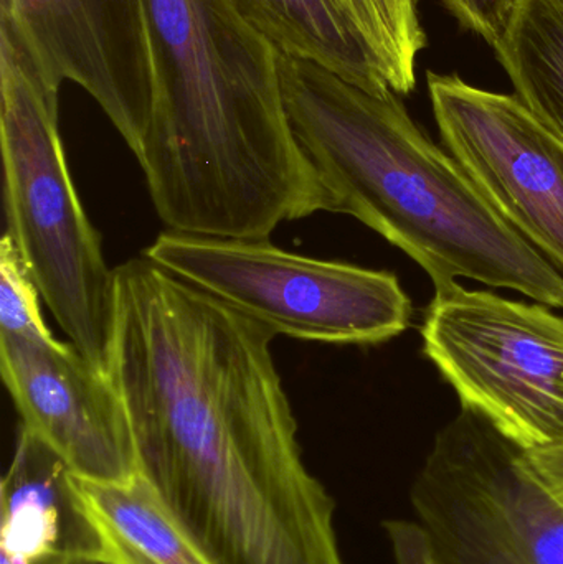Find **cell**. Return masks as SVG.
<instances>
[{
	"instance_id": "6da1fadb",
	"label": "cell",
	"mask_w": 563,
	"mask_h": 564,
	"mask_svg": "<svg viewBox=\"0 0 563 564\" xmlns=\"http://www.w3.org/2000/svg\"><path fill=\"white\" fill-rule=\"evenodd\" d=\"M109 377L138 477L215 564H347L270 328L144 254L115 270Z\"/></svg>"
},
{
	"instance_id": "7a4b0ae2",
	"label": "cell",
	"mask_w": 563,
	"mask_h": 564,
	"mask_svg": "<svg viewBox=\"0 0 563 564\" xmlns=\"http://www.w3.org/2000/svg\"><path fill=\"white\" fill-rule=\"evenodd\" d=\"M164 98L138 161L162 224L268 240L333 200L294 135L277 46L228 0H145Z\"/></svg>"
},
{
	"instance_id": "3957f363",
	"label": "cell",
	"mask_w": 563,
	"mask_h": 564,
	"mask_svg": "<svg viewBox=\"0 0 563 564\" xmlns=\"http://www.w3.org/2000/svg\"><path fill=\"white\" fill-rule=\"evenodd\" d=\"M297 142L333 200L429 274L511 289L563 308V273L489 204L465 169L410 118L397 93L372 95L323 66L280 56Z\"/></svg>"
},
{
	"instance_id": "277c9868",
	"label": "cell",
	"mask_w": 563,
	"mask_h": 564,
	"mask_svg": "<svg viewBox=\"0 0 563 564\" xmlns=\"http://www.w3.org/2000/svg\"><path fill=\"white\" fill-rule=\"evenodd\" d=\"M58 91L0 39V142L7 237L69 341L109 375L115 270L73 187Z\"/></svg>"
},
{
	"instance_id": "5b68a950",
	"label": "cell",
	"mask_w": 563,
	"mask_h": 564,
	"mask_svg": "<svg viewBox=\"0 0 563 564\" xmlns=\"http://www.w3.org/2000/svg\"><path fill=\"white\" fill-rule=\"evenodd\" d=\"M144 257L274 335L372 345L403 334L412 322V302L396 274L300 257L268 240L169 230Z\"/></svg>"
},
{
	"instance_id": "8992f818",
	"label": "cell",
	"mask_w": 563,
	"mask_h": 564,
	"mask_svg": "<svg viewBox=\"0 0 563 564\" xmlns=\"http://www.w3.org/2000/svg\"><path fill=\"white\" fill-rule=\"evenodd\" d=\"M423 351L465 410L524 451L563 444V317L455 284L435 292Z\"/></svg>"
},
{
	"instance_id": "52a82bcc",
	"label": "cell",
	"mask_w": 563,
	"mask_h": 564,
	"mask_svg": "<svg viewBox=\"0 0 563 564\" xmlns=\"http://www.w3.org/2000/svg\"><path fill=\"white\" fill-rule=\"evenodd\" d=\"M521 453L465 408L436 434L410 503L446 564H563V509Z\"/></svg>"
},
{
	"instance_id": "ba28073f",
	"label": "cell",
	"mask_w": 563,
	"mask_h": 564,
	"mask_svg": "<svg viewBox=\"0 0 563 564\" xmlns=\"http://www.w3.org/2000/svg\"><path fill=\"white\" fill-rule=\"evenodd\" d=\"M0 39L52 88L82 86L141 155L164 98L145 0H0Z\"/></svg>"
},
{
	"instance_id": "9c48e42d",
	"label": "cell",
	"mask_w": 563,
	"mask_h": 564,
	"mask_svg": "<svg viewBox=\"0 0 563 564\" xmlns=\"http://www.w3.org/2000/svg\"><path fill=\"white\" fill-rule=\"evenodd\" d=\"M446 151L502 218L563 273V141L516 95L426 73Z\"/></svg>"
},
{
	"instance_id": "30bf717a",
	"label": "cell",
	"mask_w": 563,
	"mask_h": 564,
	"mask_svg": "<svg viewBox=\"0 0 563 564\" xmlns=\"http://www.w3.org/2000/svg\"><path fill=\"white\" fill-rule=\"evenodd\" d=\"M3 383L22 426L45 441L79 479L128 482L138 476L128 413L111 377L50 330L0 332Z\"/></svg>"
},
{
	"instance_id": "8fae6325",
	"label": "cell",
	"mask_w": 563,
	"mask_h": 564,
	"mask_svg": "<svg viewBox=\"0 0 563 564\" xmlns=\"http://www.w3.org/2000/svg\"><path fill=\"white\" fill-rule=\"evenodd\" d=\"M0 564H82L102 546L78 476L35 433L20 427L0 484Z\"/></svg>"
},
{
	"instance_id": "7c38bea8",
	"label": "cell",
	"mask_w": 563,
	"mask_h": 564,
	"mask_svg": "<svg viewBox=\"0 0 563 564\" xmlns=\"http://www.w3.org/2000/svg\"><path fill=\"white\" fill-rule=\"evenodd\" d=\"M281 55L311 62L372 93L392 91L376 59L334 0H228Z\"/></svg>"
},
{
	"instance_id": "4fadbf2b",
	"label": "cell",
	"mask_w": 563,
	"mask_h": 564,
	"mask_svg": "<svg viewBox=\"0 0 563 564\" xmlns=\"http://www.w3.org/2000/svg\"><path fill=\"white\" fill-rule=\"evenodd\" d=\"M79 489L101 539V560L111 564H215L169 516L148 486L91 482Z\"/></svg>"
},
{
	"instance_id": "5bb4252c",
	"label": "cell",
	"mask_w": 563,
	"mask_h": 564,
	"mask_svg": "<svg viewBox=\"0 0 563 564\" xmlns=\"http://www.w3.org/2000/svg\"><path fill=\"white\" fill-rule=\"evenodd\" d=\"M492 48L515 95L563 141V0H515Z\"/></svg>"
},
{
	"instance_id": "9a60e30c",
	"label": "cell",
	"mask_w": 563,
	"mask_h": 564,
	"mask_svg": "<svg viewBox=\"0 0 563 564\" xmlns=\"http://www.w3.org/2000/svg\"><path fill=\"white\" fill-rule=\"evenodd\" d=\"M366 43L383 78L397 95L416 83V62L425 48L419 0H334Z\"/></svg>"
},
{
	"instance_id": "2e32d148",
	"label": "cell",
	"mask_w": 563,
	"mask_h": 564,
	"mask_svg": "<svg viewBox=\"0 0 563 564\" xmlns=\"http://www.w3.org/2000/svg\"><path fill=\"white\" fill-rule=\"evenodd\" d=\"M40 294L9 237L0 243V332L30 335L46 332Z\"/></svg>"
},
{
	"instance_id": "e0dca14e",
	"label": "cell",
	"mask_w": 563,
	"mask_h": 564,
	"mask_svg": "<svg viewBox=\"0 0 563 564\" xmlns=\"http://www.w3.org/2000/svg\"><path fill=\"white\" fill-rule=\"evenodd\" d=\"M396 564H446L429 530L416 519H390L382 523Z\"/></svg>"
},
{
	"instance_id": "ac0fdd59",
	"label": "cell",
	"mask_w": 563,
	"mask_h": 564,
	"mask_svg": "<svg viewBox=\"0 0 563 564\" xmlns=\"http://www.w3.org/2000/svg\"><path fill=\"white\" fill-rule=\"evenodd\" d=\"M448 12L481 36L489 45H495L505 30L515 0H442Z\"/></svg>"
},
{
	"instance_id": "d6986e66",
	"label": "cell",
	"mask_w": 563,
	"mask_h": 564,
	"mask_svg": "<svg viewBox=\"0 0 563 564\" xmlns=\"http://www.w3.org/2000/svg\"><path fill=\"white\" fill-rule=\"evenodd\" d=\"M526 473L563 509V444L521 453Z\"/></svg>"
},
{
	"instance_id": "ffe728a7",
	"label": "cell",
	"mask_w": 563,
	"mask_h": 564,
	"mask_svg": "<svg viewBox=\"0 0 563 564\" xmlns=\"http://www.w3.org/2000/svg\"><path fill=\"white\" fill-rule=\"evenodd\" d=\"M82 564H111V563L105 562V560H89V562H85Z\"/></svg>"
}]
</instances>
